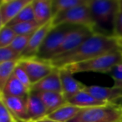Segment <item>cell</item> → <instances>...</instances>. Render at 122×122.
Instances as JSON below:
<instances>
[{
	"label": "cell",
	"mask_w": 122,
	"mask_h": 122,
	"mask_svg": "<svg viewBox=\"0 0 122 122\" xmlns=\"http://www.w3.org/2000/svg\"><path fill=\"white\" fill-rule=\"evenodd\" d=\"M120 63H122V50L118 49L89 60L71 64L62 68L73 75L84 72H99L108 74L112 68Z\"/></svg>",
	"instance_id": "obj_3"
},
{
	"label": "cell",
	"mask_w": 122,
	"mask_h": 122,
	"mask_svg": "<svg viewBox=\"0 0 122 122\" xmlns=\"http://www.w3.org/2000/svg\"><path fill=\"white\" fill-rule=\"evenodd\" d=\"M15 121L14 116L7 108L4 103L0 100V122H13Z\"/></svg>",
	"instance_id": "obj_31"
},
{
	"label": "cell",
	"mask_w": 122,
	"mask_h": 122,
	"mask_svg": "<svg viewBox=\"0 0 122 122\" xmlns=\"http://www.w3.org/2000/svg\"><path fill=\"white\" fill-rule=\"evenodd\" d=\"M33 34H28V35H17L13 43L11 44L10 47L14 49V51L18 53V54H22V53L24 51L26 47L29 44V42L30 40L31 37Z\"/></svg>",
	"instance_id": "obj_26"
},
{
	"label": "cell",
	"mask_w": 122,
	"mask_h": 122,
	"mask_svg": "<svg viewBox=\"0 0 122 122\" xmlns=\"http://www.w3.org/2000/svg\"><path fill=\"white\" fill-rule=\"evenodd\" d=\"M65 24L88 27L95 33V24L92 18L90 9L89 8V2L86 4L59 13L52 19L53 26Z\"/></svg>",
	"instance_id": "obj_5"
},
{
	"label": "cell",
	"mask_w": 122,
	"mask_h": 122,
	"mask_svg": "<svg viewBox=\"0 0 122 122\" xmlns=\"http://www.w3.org/2000/svg\"><path fill=\"white\" fill-rule=\"evenodd\" d=\"M27 97H14L6 96L1 95L0 100L4 103L11 114L14 116L15 122H29V117L28 115L27 106H26Z\"/></svg>",
	"instance_id": "obj_10"
},
{
	"label": "cell",
	"mask_w": 122,
	"mask_h": 122,
	"mask_svg": "<svg viewBox=\"0 0 122 122\" xmlns=\"http://www.w3.org/2000/svg\"><path fill=\"white\" fill-rule=\"evenodd\" d=\"M59 70L61 86H62V94L66 99V100H70V98L75 96L77 93L85 89L86 85L78 81L73 76V74L70 73L64 68H60Z\"/></svg>",
	"instance_id": "obj_12"
},
{
	"label": "cell",
	"mask_w": 122,
	"mask_h": 122,
	"mask_svg": "<svg viewBox=\"0 0 122 122\" xmlns=\"http://www.w3.org/2000/svg\"><path fill=\"white\" fill-rule=\"evenodd\" d=\"M14 75L19 80L21 81L24 85L28 87V88L31 89V86H32V84L30 82V80H29V76H28L27 73L26 71L24 70V69L19 65H19H17V67L15 68L14 72Z\"/></svg>",
	"instance_id": "obj_29"
},
{
	"label": "cell",
	"mask_w": 122,
	"mask_h": 122,
	"mask_svg": "<svg viewBox=\"0 0 122 122\" xmlns=\"http://www.w3.org/2000/svg\"><path fill=\"white\" fill-rule=\"evenodd\" d=\"M120 49L119 39L114 36L95 33L72 51L53 58L49 60L54 68H62Z\"/></svg>",
	"instance_id": "obj_1"
},
{
	"label": "cell",
	"mask_w": 122,
	"mask_h": 122,
	"mask_svg": "<svg viewBox=\"0 0 122 122\" xmlns=\"http://www.w3.org/2000/svg\"><path fill=\"white\" fill-rule=\"evenodd\" d=\"M76 25L72 24H60L53 26L41 44L35 57L38 59L49 61L52 59L55 51L59 48L65 40V37L73 30Z\"/></svg>",
	"instance_id": "obj_6"
},
{
	"label": "cell",
	"mask_w": 122,
	"mask_h": 122,
	"mask_svg": "<svg viewBox=\"0 0 122 122\" xmlns=\"http://www.w3.org/2000/svg\"><path fill=\"white\" fill-rule=\"evenodd\" d=\"M33 2V0H32ZM32 2L29 4H28L26 7L21 10V12L8 24L7 26L14 25V24H20V23L24 22H31V21H35V18H34V9H33Z\"/></svg>",
	"instance_id": "obj_23"
},
{
	"label": "cell",
	"mask_w": 122,
	"mask_h": 122,
	"mask_svg": "<svg viewBox=\"0 0 122 122\" xmlns=\"http://www.w3.org/2000/svg\"><path fill=\"white\" fill-rule=\"evenodd\" d=\"M85 90L96 99L107 103H110L115 99L122 97V87H103L91 85L86 86Z\"/></svg>",
	"instance_id": "obj_15"
},
{
	"label": "cell",
	"mask_w": 122,
	"mask_h": 122,
	"mask_svg": "<svg viewBox=\"0 0 122 122\" xmlns=\"http://www.w3.org/2000/svg\"><path fill=\"white\" fill-rule=\"evenodd\" d=\"M70 122H122V110L110 103L82 109Z\"/></svg>",
	"instance_id": "obj_4"
},
{
	"label": "cell",
	"mask_w": 122,
	"mask_h": 122,
	"mask_svg": "<svg viewBox=\"0 0 122 122\" xmlns=\"http://www.w3.org/2000/svg\"><path fill=\"white\" fill-rule=\"evenodd\" d=\"M113 36L118 39H122V10L119 11L115 19Z\"/></svg>",
	"instance_id": "obj_30"
},
{
	"label": "cell",
	"mask_w": 122,
	"mask_h": 122,
	"mask_svg": "<svg viewBox=\"0 0 122 122\" xmlns=\"http://www.w3.org/2000/svg\"><path fill=\"white\" fill-rule=\"evenodd\" d=\"M21 56L14 51L10 46L0 48V63L9 62V61L20 60Z\"/></svg>",
	"instance_id": "obj_27"
},
{
	"label": "cell",
	"mask_w": 122,
	"mask_h": 122,
	"mask_svg": "<svg viewBox=\"0 0 122 122\" xmlns=\"http://www.w3.org/2000/svg\"><path fill=\"white\" fill-rule=\"evenodd\" d=\"M110 104L115 105L117 108H119L120 110H122V97H120V98H117L115 100H112L111 102H110Z\"/></svg>",
	"instance_id": "obj_32"
},
{
	"label": "cell",
	"mask_w": 122,
	"mask_h": 122,
	"mask_svg": "<svg viewBox=\"0 0 122 122\" xmlns=\"http://www.w3.org/2000/svg\"><path fill=\"white\" fill-rule=\"evenodd\" d=\"M44 103L47 111V116L67 104V100L62 93L59 92H36Z\"/></svg>",
	"instance_id": "obj_18"
},
{
	"label": "cell",
	"mask_w": 122,
	"mask_h": 122,
	"mask_svg": "<svg viewBox=\"0 0 122 122\" xmlns=\"http://www.w3.org/2000/svg\"><path fill=\"white\" fill-rule=\"evenodd\" d=\"M32 0H2L0 3V28L8 25Z\"/></svg>",
	"instance_id": "obj_9"
},
{
	"label": "cell",
	"mask_w": 122,
	"mask_h": 122,
	"mask_svg": "<svg viewBox=\"0 0 122 122\" xmlns=\"http://www.w3.org/2000/svg\"><path fill=\"white\" fill-rule=\"evenodd\" d=\"M9 27L12 28L18 35H28V34H33L41 26L36 21H31V22L20 23L11 25Z\"/></svg>",
	"instance_id": "obj_24"
},
{
	"label": "cell",
	"mask_w": 122,
	"mask_h": 122,
	"mask_svg": "<svg viewBox=\"0 0 122 122\" xmlns=\"http://www.w3.org/2000/svg\"><path fill=\"white\" fill-rule=\"evenodd\" d=\"M95 34L91 29L84 26H76L68 35L65 37V40L61 44L59 48L55 51L52 59L60 54H65L72 51L80 46L84 41Z\"/></svg>",
	"instance_id": "obj_8"
},
{
	"label": "cell",
	"mask_w": 122,
	"mask_h": 122,
	"mask_svg": "<svg viewBox=\"0 0 122 122\" xmlns=\"http://www.w3.org/2000/svg\"><path fill=\"white\" fill-rule=\"evenodd\" d=\"M120 10H122V0H120Z\"/></svg>",
	"instance_id": "obj_35"
},
{
	"label": "cell",
	"mask_w": 122,
	"mask_h": 122,
	"mask_svg": "<svg viewBox=\"0 0 122 122\" xmlns=\"http://www.w3.org/2000/svg\"><path fill=\"white\" fill-rule=\"evenodd\" d=\"M82 109L67 103L48 115V118L57 122H70L79 114Z\"/></svg>",
	"instance_id": "obj_20"
},
{
	"label": "cell",
	"mask_w": 122,
	"mask_h": 122,
	"mask_svg": "<svg viewBox=\"0 0 122 122\" xmlns=\"http://www.w3.org/2000/svg\"><path fill=\"white\" fill-rule=\"evenodd\" d=\"M119 43H120V49H121V50H122V39H119Z\"/></svg>",
	"instance_id": "obj_34"
},
{
	"label": "cell",
	"mask_w": 122,
	"mask_h": 122,
	"mask_svg": "<svg viewBox=\"0 0 122 122\" xmlns=\"http://www.w3.org/2000/svg\"><path fill=\"white\" fill-rule=\"evenodd\" d=\"M18 34L9 26L0 28V48L10 46Z\"/></svg>",
	"instance_id": "obj_25"
},
{
	"label": "cell",
	"mask_w": 122,
	"mask_h": 122,
	"mask_svg": "<svg viewBox=\"0 0 122 122\" xmlns=\"http://www.w3.org/2000/svg\"><path fill=\"white\" fill-rule=\"evenodd\" d=\"M30 89L24 85L21 81H19L13 74L12 76L7 81L4 88L0 90V94L6 96L23 97L25 98L28 96Z\"/></svg>",
	"instance_id": "obj_19"
},
{
	"label": "cell",
	"mask_w": 122,
	"mask_h": 122,
	"mask_svg": "<svg viewBox=\"0 0 122 122\" xmlns=\"http://www.w3.org/2000/svg\"><path fill=\"white\" fill-rule=\"evenodd\" d=\"M52 28V21H50L48 24L41 26L39 29H37L31 37L26 49L21 54V59H29V58L35 57L41 44H43L45 37Z\"/></svg>",
	"instance_id": "obj_11"
},
{
	"label": "cell",
	"mask_w": 122,
	"mask_h": 122,
	"mask_svg": "<svg viewBox=\"0 0 122 122\" xmlns=\"http://www.w3.org/2000/svg\"><path fill=\"white\" fill-rule=\"evenodd\" d=\"M29 122H34V121H29Z\"/></svg>",
	"instance_id": "obj_36"
},
{
	"label": "cell",
	"mask_w": 122,
	"mask_h": 122,
	"mask_svg": "<svg viewBox=\"0 0 122 122\" xmlns=\"http://www.w3.org/2000/svg\"><path fill=\"white\" fill-rule=\"evenodd\" d=\"M108 75L111 77L115 81L113 86L122 87V63L115 65L114 68L108 73Z\"/></svg>",
	"instance_id": "obj_28"
},
{
	"label": "cell",
	"mask_w": 122,
	"mask_h": 122,
	"mask_svg": "<svg viewBox=\"0 0 122 122\" xmlns=\"http://www.w3.org/2000/svg\"><path fill=\"white\" fill-rule=\"evenodd\" d=\"M89 0H52L53 18L58 14L88 4Z\"/></svg>",
	"instance_id": "obj_21"
},
{
	"label": "cell",
	"mask_w": 122,
	"mask_h": 122,
	"mask_svg": "<svg viewBox=\"0 0 122 122\" xmlns=\"http://www.w3.org/2000/svg\"><path fill=\"white\" fill-rule=\"evenodd\" d=\"M13 122H15V121H13Z\"/></svg>",
	"instance_id": "obj_37"
},
{
	"label": "cell",
	"mask_w": 122,
	"mask_h": 122,
	"mask_svg": "<svg viewBox=\"0 0 122 122\" xmlns=\"http://www.w3.org/2000/svg\"><path fill=\"white\" fill-rule=\"evenodd\" d=\"M67 103L73 105L75 106L80 107L81 109L91 108L95 106H101L107 105V102L101 101L95 97H94L90 93H89L86 90H83L77 93L75 96L67 100Z\"/></svg>",
	"instance_id": "obj_17"
},
{
	"label": "cell",
	"mask_w": 122,
	"mask_h": 122,
	"mask_svg": "<svg viewBox=\"0 0 122 122\" xmlns=\"http://www.w3.org/2000/svg\"><path fill=\"white\" fill-rule=\"evenodd\" d=\"M31 91L34 92H59L62 93L59 70L57 68L49 75L31 86Z\"/></svg>",
	"instance_id": "obj_13"
},
{
	"label": "cell",
	"mask_w": 122,
	"mask_h": 122,
	"mask_svg": "<svg viewBox=\"0 0 122 122\" xmlns=\"http://www.w3.org/2000/svg\"><path fill=\"white\" fill-rule=\"evenodd\" d=\"M36 122H57V121H54V120H51V119L48 118V117H45V118L42 119V120H38V121H36Z\"/></svg>",
	"instance_id": "obj_33"
},
{
	"label": "cell",
	"mask_w": 122,
	"mask_h": 122,
	"mask_svg": "<svg viewBox=\"0 0 122 122\" xmlns=\"http://www.w3.org/2000/svg\"><path fill=\"white\" fill-rule=\"evenodd\" d=\"M35 21L40 26L52 21V0H33Z\"/></svg>",
	"instance_id": "obj_16"
},
{
	"label": "cell",
	"mask_w": 122,
	"mask_h": 122,
	"mask_svg": "<svg viewBox=\"0 0 122 122\" xmlns=\"http://www.w3.org/2000/svg\"><path fill=\"white\" fill-rule=\"evenodd\" d=\"M19 65L26 71L32 85L49 75L55 69L49 61L36 57L21 59L19 60Z\"/></svg>",
	"instance_id": "obj_7"
},
{
	"label": "cell",
	"mask_w": 122,
	"mask_h": 122,
	"mask_svg": "<svg viewBox=\"0 0 122 122\" xmlns=\"http://www.w3.org/2000/svg\"><path fill=\"white\" fill-rule=\"evenodd\" d=\"M89 8L95 24V33L109 35L106 31L109 27L113 32L115 19L120 11V0H90Z\"/></svg>",
	"instance_id": "obj_2"
},
{
	"label": "cell",
	"mask_w": 122,
	"mask_h": 122,
	"mask_svg": "<svg viewBox=\"0 0 122 122\" xmlns=\"http://www.w3.org/2000/svg\"><path fill=\"white\" fill-rule=\"evenodd\" d=\"M19 62V60H14L0 63V90L4 88L9 78L13 75Z\"/></svg>",
	"instance_id": "obj_22"
},
{
	"label": "cell",
	"mask_w": 122,
	"mask_h": 122,
	"mask_svg": "<svg viewBox=\"0 0 122 122\" xmlns=\"http://www.w3.org/2000/svg\"><path fill=\"white\" fill-rule=\"evenodd\" d=\"M28 115L31 121H38L47 117V111L40 97L36 92L29 91L26 100Z\"/></svg>",
	"instance_id": "obj_14"
}]
</instances>
